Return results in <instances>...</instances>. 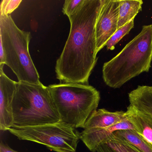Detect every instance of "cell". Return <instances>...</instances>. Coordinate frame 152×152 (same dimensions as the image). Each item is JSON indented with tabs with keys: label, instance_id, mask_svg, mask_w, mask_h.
<instances>
[{
	"label": "cell",
	"instance_id": "obj_1",
	"mask_svg": "<svg viewBox=\"0 0 152 152\" xmlns=\"http://www.w3.org/2000/svg\"><path fill=\"white\" fill-rule=\"evenodd\" d=\"M103 3V0H84L68 17L70 33L56 66L61 83L88 84L97 61L96 26Z\"/></svg>",
	"mask_w": 152,
	"mask_h": 152
},
{
	"label": "cell",
	"instance_id": "obj_2",
	"mask_svg": "<svg viewBox=\"0 0 152 152\" xmlns=\"http://www.w3.org/2000/svg\"><path fill=\"white\" fill-rule=\"evenodd\" d=\"M152 61V25L141 31L108 62L104 64L102 76L105 84L119 88L132 78L149 72Z\"/></svg>",
	"mask_w": 152,
	"mask_h": 152
},
{
	"label": "cell",
	"instance_id": "obj_12",
	"mask_svg": "<svg viewBox=\"0 0 152 152\" xmlns=\"http://www.w3.org/2000/svg\"><path fill=\"white\" fill-rule=\"evenodd\" d=\"M117 30L129 23L142 10L141 0H119Z\"/></svg>",
	"mask_w": 152,
	"mask_h": 152
},
{
	"label": "cell",
	"instance_id": "obj_16",
	"mask_svg": "<svg viewBox=\"0 0 152 152\" xmlns=\"http://www.w3.org/2000/svg\"><path fill=\"white\" fill-rule=\"evenodd\" d=\"M22 2V0H2L1 4L0 16L10 15Z\"/></svg>",
	"mask_w": 152,
	"mask_h": 152
},
{
	"label": "cell",
	"instance_id": "obj_17",
	"mask_svg": "<svg viewBox=\"0 0 152 152\" xmlns=\"http://www.w3.org/2000/svg\"><path fill=\"white\" fill-rule=\"evenodd\" d=\"M84 1V0H66L62 11L64 15L69 16L75 13Z\"/></svg>",
	"mask_w": 152,
	"mask_h": 152
},
{
	"label": "cell",
	"instance_id": "obj_8",
	"mask_svg": "<svg viewBox=\"0 0 152 152\" xmlns=\"http://www.w3.org/2000/svg\"><path fill=\"white\" fill-rule=\"evenodd\" d=\"M18 82L10 79L0 67V130H8L14 125L13 101Z\"/></svg>",
	"mask_w": 152,
	"mask_h": 152
},
{
	"label": "cell",
	"instance_id": "obj_9",
	"mask_svg": "<svg viewBox=\"0 0 152 152\" xmlns=\"http://www.w3.org/2000/svg\"><path fill=\"white\" fill-rule=\"evenodd\" d=\"M124 130H136L128 118L109 127L95 129H84L81 133L80 140L91 152H96L97 148L105 143L115 132Z\"/></svg>",
	"mask_w": 152,
	"mask_h": 152
},
{
	"label": "cell",
	"instance_id": "obj_7",
	"mask_svg": "<svg viewBox=\"0 0 152 152\" xmlns=\"http://www.w3.org/2000/svg\"><path fill=\"white\" fill-rule=\"evenodd\" d=\"M119 4V0H103L96 26L97 54L117 31Z\"/></svg>",
	"mask_w": 152,
	"mask_h": 152
},
{
	"label": "cell",
	"instance_id": "obj_15",
	"mask_svg": "<svg viewBox=\"0 0 152 152\" xmlns=\"http://www.w3.org/2000/svg\"><path fill=\"white\" fill-rule=\"evenodd\" d=\"M134 19H132L129 23L117 30L115 33L111 37L106 45L107 50H113L115 46L121 40L123 37L128 34L131 30L134 27Z\"/></svg>",
	"mask_w": 152,
	"mask_h": 152
},
{
	"label": "cell",
	"instance_id": "obj_18",
	"mask_svg": "<svg viewBox=\"0 0 152 152\" xmlns=\"http://www.w3.org/2000/svg\"><path fill=\"white\" fill-rule=\"evenodd\" d=\"M0 152H18L11 148L7 144L1 141L0 143Z\"/></svg>",
	"mask_w": 152,
	"mask_h": 152
},
{
	"label": "cell",
	"instance_id": "obj_5",
	"mask_svg": "<svg viewBox=\"0 0 152 152\" xmlns=\"http://www.w3.org/2000/svg\"><path fill=\"white\" fill-rule=\"evenodd\" d=\"M31 39L30 32L20 30L11 15L0 16V42L5 63L17 77L19 82L41 84L40 76L29 52Z\"/></svg>",
	"mask_w": 152,
	"mask_h": 152
},
{
	"label": "cell",
	"instance_id": "obj_14",
	"mask_svg": "<svg viewBox=\"0 0 152 152\" xmlns=\"http://www.w3.org/2000/svg\"><path fill=\"white\" fill-rule=\"evenodd\" d=\"M134 146L141 152H152V147L145 141L136 130H124L117 131L113 133Z\"/></svg>",
	"mask_w": 152,
	"mask_h": 152
},
{
	"label": "cell",
	"instance_id": "obj_6",
	"mask_svg": "<svg viewBox=\"0 0 152 152\" xmlns=\"http://www.w3.org/2000/svg\"><path fill=\"white\" fill-rule=\"evenodd\" d=\"M20 140L36 142L57 152H76L81 133L59 121L32 127L12 126L8 130Z\"/></svg>",
	"mask_w": 152,
	"mask_h": 152
},
{
	"label": "cell",
	"instance_id": "obj_3",
	"mask_svg": "<svg viewBox=\"0 0 152 152\" xmlns=\"http://www.w3.org/2000/svg\"><path fill=\"white\" fill-rule=\"evenodd\" d=\"M54 105L63 122L84 129L100 101L99 91L89 84L60 83L48 86Z\"/></svg>",
	"mask_w": 152,
	"mask_h": 152
},
{
	"label": "cell",
	"instance_id": "obj_10",
	"mask_svg": "<svg viewBox=\"0 0 152 152\" xmlns=\"http://www.w3.org/2000/svg\"><path fill=\"white\" fill-rule=\"evenodd\" d=\"M127 119L124 111L110 112L97 109L92 114L85 124L84 129L91 130L109 127Z\"/></svg>",
	"mask_w": 152,
	"mask_h": 152
},
{
	"label": "cell",
	"instance_id": "obj_13",
	"mask_svg": "<svg viewBox=\"0 0 152 152\" xmlns=\"http://www.w3.org/2000/svg\"><path fill=\"white\" fill-rule=\"evenodd\" d=\"M96 152H141L126 140L113 134L97 148Z\"/></svg>",
	"mask_w": 152,
	"mask_h": 152
},
{
	"label": "cell",
	"instance_id": "obj_4",
	"mask_svg": "<svg viewBox=\"0 0 152 152\" xmlns=\"http://www.w3.org/2000/svg\"><path fill=\"white\" fill-rule=\"evenodd\" d=\"M14 125L32 127L58 122L59 114L48 87L18 82L13 101Z\"/></svg>",
	"mask_w": 152,
	"mask_h": 152
},
{
	"label": "cell",
	"instance_id": "obj_11",
	"mask_svg": "<svg viewBox=\"0 0 152 152\" xmlns=\"http://www.w3.org/2000/svg\"><path fill=\"white\" fill-rule=\"evenodd\" d=\"M129 105L152 121V86H138L129 93Z\"/></svg>",
	"mask_w": 152,
	"mask_h": 152
}]
</instances>
